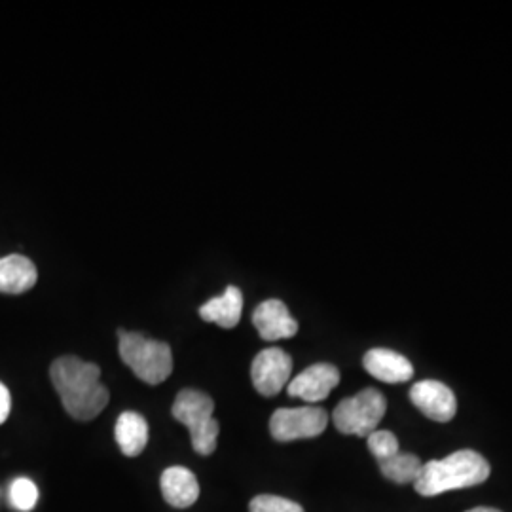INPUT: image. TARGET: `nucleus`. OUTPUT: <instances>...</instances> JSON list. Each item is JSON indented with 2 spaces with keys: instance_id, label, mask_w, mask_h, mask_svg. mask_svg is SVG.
<instances>
[{
  "instance_id": "nucleus-11",
  "label": "nucleus",
  "mask_w": 512,
  "mask_h": 512,
  "mask_svg": "<svg viewBox=\"0 0 512 512\" xmlns=\"http://www.w3.org/2000/svg\"><path fill=\"white\" fill-rule=\"evenodd\" d=\"M363 366L370 376L385 384H404L414 376L412 363L393 349H370L363 359Z\"/></svg>"
},
{
  "instance_id": "nucleus-9",
  "label": "nucleus",
  "mask_w": 512,
  "mask_h": 512,
  "mask_svg": "<svg viewBox=\"0 0 512 512\" xmlns=\"http://www.w3.org/2000/svg\"><path fill=\"white\" fill-rule=\"evenodd\" d=\"M340 384V370L329 363H317L300 372L287 385V393L306 403H321Z\"/></svg>"
},
{
  "instance_id": "nucleus-4",
  "label": "nucleus",
  "mask_w": 512,
  "mask_h": 512,
  "mask_svg": "<svg viewBox=\"0 0 512 512\" xmlns=\"http://www.w3.org/2000/svg\"><path fill=\"white\" fill-rule=\"evenodd\" d=\"M215 403L196 389H183L171 408V414L190 431L192 446L200 456H211L219 440V421L213 416Z\"/></svg>"
},
{
  "instance_id": "nucleus-5",
  "label": "nucleus",
  "mask_w": 512,
  "mask_h": 512,
  "mask_svg": "<svg viewBox=\"0 0 512 512\" xmlns=\"http://www.w3.org/2000/svg\"><path fill=\"white\" fill-rule=\"evenodd\" d=\"M387 403L385 397L372 387H366L361 393L344 399L336 406L332 421L336 429L344 435L355 437H368L372 435L380 421L384 420Z\"/></svg>"
},
{
  "instance_id": "nucleus-17",
  "label": "nucleus",
  "mask_w": 512,
  "mask_h": 512,
  "mask_svg": "<svg viewBox=\"0 0 512 512\" xmlns=\"http://www.w3.org/2000/svg\"><path fill=\"white\" fill-rule=\"evenodd\" d=\"M38 501L37 484L29 478H16L10 486V503L18 511L29 512L35 509Z\"/></svg>"
},
{
  "instance_id": "nucleus-16",
  "label": "nucleus",
  "mask_w": 512,
  "mask_h": 512,
  "mask_svg": "<svg viewBox=\"0 0 512 512\" xmlns=\"http://www.w3.org/2000/svg\"><path fill=\"white\" fill-rule=\"evenodd\" d=\"M420 458H416L414 454H397L393 458L385 459L380 463V471L387 480H393L397 484H408V482H416L421 473Z\"/></svg>"
},
{
  "instance_id": "nucleus-14",
  "label": "nucleus",
  "mask_w": 512,
  "mask_h": 512,
  "mask_svg": "<svg viewBox=\"0 0 512 512\" xmlns=\"http://www.w3.org/2000/svg\"><path fill=\"white\" fill-rule=\"evenodd\" d=\"M243 311V294L238 287L230 285L220 296L211 298L200 308V317L207 323H215L222 329L238 327Z\"/></svg>"
},
{
  "instance_id": "nucleus-20",
  "label": "nucleus",
  "mask_w": 512,
  "mask_h": 512,
  "mask_svg": "<svg viewBox=\"0 0 512 512\" xmlns=\"http://www.w3.org/2000/svg\"><path fill=\"white\" fill-rule=\"evenodd\" d=\"M10 410H12V397H10V391L8 387L0 382V425L4 421L8 420L10 416Z\"/></svg>"
},
{
  "instance_id": "nucleus-3",
  "label": "nucleus",
  "mask_w": 512,
  "mask_h": 512,
  "mask_svg": "<svg viewBox=\"0 0 512 512\" xmlns=\"http://www.w3.org/2000/svg\"><path fill=\"white\" fill-rule=\"evenodd\" d=\"M118 351L133 374L148 385L165 382L173 372V353L165 342L152 340L141 332H118Z\"/></svg>"
},
{
  "instance_id": "nucleus-12",
  "label": "nucleus",
  "mask_w": 512,
  "mask_h": 512,
  "mask_svg": "<svg viewBox=\"0 0 512 512\" xmlns=\"http://www.w3.org/2000/svg\"><path fill=\"white\" fill-rule=\"evenodd\" d=\"M164 499L175 509H188L200 497L198 478L184 467H169L160 478Z\"/></svg>"
},
{
  "instance_id": "nucleus-6",
  "label": "nucleus",
  "mask_w": 512,
  "mask_h": 512,
  "mask_svg": "<svg viewBox=\"0 0 512 512\" xmlns=\"http://www.w3.org/2000/svg\"><path fill=\"white\" fill-rule=\"evenodd\" d=\"M329 425V416L319 406H300V408H279L270 420V433L279 442L291 440L315 439Z\"/></svg>"
},
{
  "instance_id": "nucleus-13",
  "label": "nucleus",
  "mask_w": 512,
  "mask_h": 512,
  "mask_svg": "<svg viewBox=\"0 0 512 512\" xmlns=\"http://www.w3.org/2000/svg\"><path fill=\"white\" fill-rule=\"evenodd\" d=\"M37 279V266L27 256L8 255L0 258V293H27L37 285Z\"/></svg>"
},
{
  "instance_id": "nucleus-19",
  "label": "nucleus",
  "mask_w": 512,
  "mask_h": 512,
  "mask_svg": "<svg viewBox=\"0 0 512 512\" xmlns=\"http://www.w3.org/2000/svg\"><path fill=\"white\" fill-rule=\"evenodd\" d=\"M249 512H304V509L291 499L279 495H256L249 503Z\"/></svg>"
},
{
  "instance_id": "nucleus-7",
  "label": "nucleus",
  "mask_w": 512,
  "mask_h": 512,
  "mask_svg": "<svg viewBox=\"0 0 512 512\" xmlns=\"http://www.w3.org/2000/svg\"><path fill=\"white\" fill-rule=\"evenodd\" d=\"M293 372V359L287 351L268 348L260 351L251 365V380L256 391L264 397H275L289 385Z\"/></svg>"
},
{
  "instance_id": "nucleus-21",
  "label": "nucleus",
  "mask_w": 512,
  "mask_h": 512,
  "mask_svg": "<svg viewBox=\"0 0 512 512\" xmlns=\"http://www.w3.org/2000/svg\"><path fill=\"white\" fill-rule=\"evenodd\" d=\"M467 512H501L497 511V509H490V507H478V509H473V511Z\"/></svg>"
},
{
  "instance_id": "nucleus-15",
  "label": "nucleus",
  "mask_w": 512,
  "mask_h": 512,
  "mask_svg": "<svg viewBox=\"0 0 512 512\" xmlns=\"http://www.w3.org/2000/svg\"><path fill=\"white\" fill-rule=\"evenodd\" d=\"M114 437L124 456L137 458L148 444V423L137 412H124L116 421Z\"/></svg>"
},
{
  "instance_id": "nucleus-2",
  "label": "nucleus",
  "mask_w": 512,
  "mask_h": 512,
  "mask_svg": "<svg viewBox=\"0 0 512 512\" xmlns=\"http://www.w3.org/2000/svg\"><path fill=\"white\" fill-rule=\"evenodd\" d=\"M490 465L475 450H458L444 459L423 463L414 488L423 497H435L452 490H463L486 482Z\"/></svg>"
},
{
  "instance_id": "nucleus-18",
  "label": "nucleus",
  "mask_w": 512,
  "mask_h": 512,
  "mask_svg": "<svg viewBox=\"0 0 512 512\" xmlns=\"http://www.w3.org/2000/svg\"><path fill=\"white\" fill-rule=\"evenodd\" d=\"M366 439H368V450L374 458L378 459V463L399 454V440L391 431H378L376 429Z\"/></svg>"
},
{
  "instance_id": "nucleus-8",
  "label": "nucleus",
  "mask_w": 512,
  "mask_h": 512,
  "mask_svg": "<svg viewBox=\"0 0 512 512\" xmlns=\"http://www.w3.org/2000/svg\"><path fill=\"white\" fill-rule=\"evenodd\" d=\"M410 401L429 420L440 421V423L452 420L458 412L454 391L437 380H423L412 385Z\"/></svg>"
},
{
  "instance_id": "nucleus-1",
  "label": "nucleus",
  "mask_w": 512,
  "mask_h": 512,
  "mask_svg": "<svg viewBox=\"0 0 512 512\" xmlns=\"http://www.w3.org/2000/svg\"><path fill=\"white\" fill-rule=\"evenodd\" d=\"M50 378L67 414L74 420L97 418L109 404V389L101 384V368L73 355L55 359Z\"/></svg>"
},
{
  "instance_id": "nucleus-10",
  "label": "nucleus",
  "mask_w": 512,
  "mask_h": 512,
  "mask_svg": "<svg viewBox=\"0 0 512 512\" xmlns=\"http://www.w3.org/2000/svg\"><path fill=\"white\" fill-rule=\"evenodd\" d=\"M253 325L258 330L260 338L266 342L287 340L298 332V323L289 313V308L277 298H270L256 306V310L253 311Z\"/></svg>"
}]
</instances>
